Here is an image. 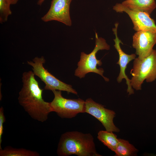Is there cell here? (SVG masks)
Masks as SVG:
<instances>
[{
	"mask_svg": "<svg viewBox=\"0 0 156 156\" xmlns=\"http://www.w3.org/2000/svg\"><path fill=\"white\" fill-rule=\"evenodd\" d=\"M130 74L132 77L131 85L137 90H140L142 85L146 80L151 82L156 79V50L153 49L148 56L142 58L134 60Z\"/></svg>",
	"mask_w": 156,
	"mask_h": 156,
	"instance_id": "3",
	"label": "cell"
},
{
	"mask_svg": "<svg viewBox=\"0 0 156 156\" xmlns=\"http://www.w3.org/2000/svg\"><path fill=\"white\" fill-rule=\"evenodd\" d=\"M84 112L90 114L98 120L106 131L116 132L120 131V129L113 122L115 112L105 108L104 106L96 102L91 98H88L85 101Z\"/></svg>",
	"mask_w": 156,
	"mask_h": 156,
	"instance_id": "7",
	"label": "cell"
},
{
	"mask_svg": "<svg viewBox=\"0 0 156 156\" xmlns=\"http://www.w3.org/2000/svg\"><path fill=\"white\" fill-rule=\"evenodd\" d=\"M97 138L104 145L115 152L118 142V138L113 132L100 131L98 133Z\"/></svg>",
	"mask_w": 156,
	"mask_h": 156,
	"instance_id": "14",
	"label": "cell"
},
{
	"mask_svg": "<svg viewBox=\"0 0 156 156\" xmlns=\"http://www.w3.org/2000/svg\"><path fill=\"white\" fill-rule=\"evenodd\" d=\"M10 5H14L17 3L18 0H7Z\"/></svg>",
	"mask_w": 156,
	"mask_h": 156,
	"instance_id": "18",
	"label": "cell"
},
{
	"mask_svg": "<svg viewBox=\"0 0 156 156\" xmlns=\"http://www.w3.org/2000/svg\"><path fill=\"white\" fill-rule=\"evenodd\" d=\"M118 23H117L115 24V27L112 29V31L115 36V38L114 39L115 42L114 46L118 52L119 58L116 64L119 65L120 72L117 80L118 83H120L123 79H125L126 83L127 86V92L129 95L134 94V90L131 85V79H129L126 74L125 70L127 68L128 64L133 60L136 58V55L132 54L129 55L126 53L121 49L120 44H122L121 40L118 38L117 34V28Z\"/></svg>",
	"mask_w": 156,
	"mask_h": 156,
	"instance_id": "10",
	"label": "cell"
},
{
	"mask_svg": "<svg viewBox=\"0 0 156 156\" xmlns=\"http://www.w3.org/2000/svg\"><path fill=\"white\" fill-rule=\"evenodd\" d=\"M117 12H125L131 19L133 24V29L136 32L149 31L156 32V25L154 20L149 14L143 12L131 10L122 3H117L113 7Z\"/></svg>",
	"mask_w": 156,
	"mask_h": 156,
	"instance_id": "8",
	"label": "cell"
},
{
	"mask_svg": "<svg viewBox=\"0 0 156 156\" xmlns=\"http://www.w3.org/2000/svg\"><path fill=\"white\" fill-rule=\"evenodd\" d=\"M37 152L25 148H16L7 146L0 149V156H39Z\"/></svg>",
	"mask_w": 156,
	"mask_h": 156,
	"instance_id": "15",
	"label": "cell"
},
{
	"mask_svg": "<svg viewBox=\"0 0 156 156\" xmlns=\"http://www.w3.org/2000/svg\"><path fill=\"white\" fill-rule=\"evenodd\" d=\"M54 98L50 102L52 112L61 118H71L78 114L84 112L85 101L80 99H67L64 97L61 91L53 90Z\"/></svg>",
	"mask_w": 156,
	"mask_h": 156,
	"instance_id": "6",
	"label": "cell"
},
{
	"mask_svg": "<svg viewBox=\"0 0 156 156\" xmlns=\"http://www.w3.org/2000/svg\"><path fill=\"white\" fill-rule=\"evenodd\" d=\"M138 150L127 140L118 138L115 152L116 156H136Z\"/></svg>",
	"mask_w": 156,
	"mask_h": 156,
	"instance_id": "13",
	"label": "cell"
},
{
	"mask_svg": "<svg viewBox=\"0 0 156 156\" xmlns=\"http://www.w3.org/2000/svg\"><path fill=\"white\" fill-rule=\"evenodd\" d=\"M72 0H52L47 13L41 18L45 22L52 21L62 23L68 26L72 25L70 6Z\"/></svg>",
	"mask_w": 156,
	"mask_h": 156,
	"instance_id": "9",
	"label": "cell"
},
{
	"mask_svg": "<svg viewBox=\"0 0 156 156\" xmlns=\"http://www.w3.org/2000/svg\"><path fill=\"white\" fill-rule=\"evenodd\" d=\"M110 48L109 45L107 43L105 40L101 37H99L97 33L95 32V47L89 54L83 52L81 53L80 60L78 63V67L75 70V75L81 78L84 77L86 75L89 73H94L102 76L106 81H109V79L103 75V69L97 68V65L99 66L102 65V62L101 60L96 58V54L100 50H109Z\"/></svg>",
	"mask_w": 156,
	"mask_h": 156,
	"instance_id": "4",
	"label": "cell"
},
{
	"mask_svg": "<svg viewBox=\"0 0 156 156\" xmlns=\"http://www.w3.org/2000/svg\"><path fill=\"white\" fill-rule=\"evenodd\" d=\"M128 8L150 14L156 8L155 0H126L122 2Z\"/></svg>",
	"mask_w": 156,
	"mask_h": 156,
	"instance_id": "12",
	"label": "cell"
},
{
	"mask_svg": "<svg viewBox=\"0 0 156 156\" xmlns=\"http://www.w3.org/2000/svg\"><path fill=\"white\" fill-rule=\"evenodd\" d=\"M27 64L32 67L35 75L39 77L45 84L44 90L65 91L77 95V93L71 85L61 81L50 73L44 66L45 60L43 56L35 57L32 61H27Z\"/></svg>",
	"mask_w": 156,
	"mask_h": 156,
	"instance_id": "5",
	"label": "cell"
},
{
	"mask_svg": "<svg viewBox=\"0 0 156 156\" xmlns=\"http://www.w3.org/2000/svg\"><path fill=\"white\" fill-rule=\"evenodd\" d=\"M156 44V32L149 31H137L133 36L132 46L140 59L148 55Z\"/></svg>",
	"mask_w": 156,
	"mask_h": 156,
	"instance_id": "11",
	"label": "cell"
},
{
	"mask_svg": "<svg viewBox=\"0 0 156 156\" xmlns=\"http://www.w3.org/2000/svg\"><path fill=\"white\" fill-rule=\"evenodd\" d=\"M11 5L7 0H0V22H6L8 16L12 13L10 8Z\"/></svg>",
	"mask_w": 156,
	"mask_h": 156,
	"instance_id": "16",
	"label": "cell"
},
{
	"mask_svg": "<svg viewBox=\"0 0 156 156\" xmlns=\"http://www.w3.org/2000/svg\"><path fill=\"white\" fill-rule=\"evenodd\" d=\"M59 156H101L96 151L94 139L90 133L66 132L60 138L57 150Z\"/></svg>",
	"mask_w": 156,
	"mask_h": 156,
	"instance_id": "2",
	"label": "cell"
},
{
	"mask_svg": "<svg viewBox=\"0 0 156 156\" xmlns=\"http://www.w3.org/2000/svg\"><path fill=\"white\" fill-rule=\"evenodd\" d=\"M45 0H38L37 2V4L39 5H41Z\"/></svg>",
	"mask_w": 156,
	"mask_h": 156,
	"instance_id": "19",
	"label": "cell"
},
{
	"mask_svg": "<svg viewBox=\"0 0 156 156\" xmlns=\"http://www.w3.org/2000/svg\"><path fill=\"white\" fill-rule=\"evenodd\" d=\"M6 120L4 114V109L1 106L0 108V149H2L1 143L2 136L3 132V124Z\"/></svg>",
	"mask_w": 156,
	"mask_h": 156,
	"instance_id": "17",
	"label": "cell"
},
{
	"mask_svg": "<svg viewBox=\"0 0 156 156\" xmlns=\"http://www.w3.org/2000/svg\"><path fill=\"white\" fill-rule=\"evenodd\" d=\"M35 76L31 70L23 73V86L19 92L18 102L32 118L43 122L47 120L52 110L50 102L43 99V90L40 88Z\"/></svg>",
	"mask_w": 156,
	"mask_h": 156,
	"instance_id": "1",
	"label": "cell"
}]
</instances>
